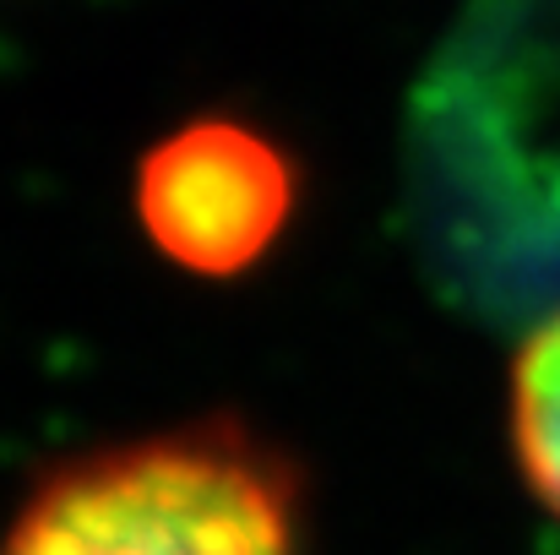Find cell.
I'll return each instance as SVG.
<instances>
[{
  "label": "cell",
  "mask_w": 560,
  "mask_h": 555,
  "mask_svg": "<svg viewBox=\"0 0 560 555\" xmlns=\"http://www.w3.org/2000/svg\"><path fill=\"white\" fill-rule=\"evenodd\" d=\"M0 555H300V479L234 419L55 469Z\"/></svg>",
  "instance_id": "cell-1"
},
{
  "label": "cell",
  "mask_w": 560,
  "mask_h": 555,
  "mask_svg": "<svg viewBox=\"0 0 560 555\" xmlns=\"http://www.w3.org/2000/svg\"><path fill=\"white\" fill-rule=\"evenodd\" d=\"M294 164L240 120H190L137 170V218L148 240L196 278L256 267L294 212Z\"/></svg>",
  "instance_id": "cell-2"
},
{
  "label": "cell",
  "mask_w": 560,
  "mask_h": 555,
  "mask_svg": "<svg viewBox=\"0 0 560 555\" xmlns=\"http://www.w3.org/2000/svg\"><path fill=\"white\" fill-rule=\"evenodd\" d=\"M512 452L534 501L560 518V316L539 322L512 366Z\"/></svg>",
  "instance_id": "cell-3"
}]
</instances>
